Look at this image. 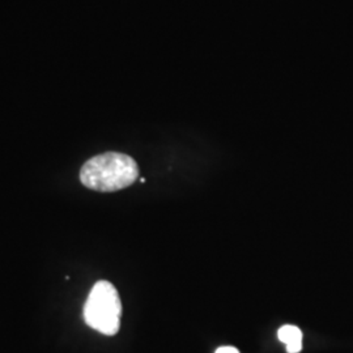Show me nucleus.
Segmentation results:
<instances>
[{
    "instance_id": "nucleus-2",
    "label": "nucleus",
    "mask_w": 353,
    "mask_h": 353,
    "mask_svg": "<svg viewBox=\"0 0 353 353\" xmlns=\"http://www.w3.org/2000/svg\"><path fill=\"white\" fill-rule=\"evenodd\" d=\"M122 303L112 283L97 281L84 306V321L89 327L103 335H115L121 327Z\"/></svg>"
},
{
    "instance_id": "nucleus-3",
    "label": "nucleus",
    "mask_w": 353,
    "mask_h": 353,
    "mask_svg": "<svg viewBox=\"0 0 353 353\" xmlns=\"http://www.w3.org/2000/svg\"><path fill=\"white\" fill-rule=\"evenodd\" d=\"M279 341L287 345V352L299 353L303 350V332L297 326L285 325L278 331Z\"/></svg>"
},
{
    "instance_id": "nucleus-4",
    "label": "nucleus",
    "mask_w": 353,
    "mask_h": 353,
    "mask_svg": "<svg viewBox=\"0 0 353 353\" xmlns=\"http://www.w3.org/2000/svg\"><path fill=\"white\" fill-rule=\"evenodd\" d=\"M214 353H240V351L234 347H220Z\"/></svg>"
},
{
    "instance_id": "nucleus-1",
    "label": "nucleus",
    "mask_w": 353,
    "mask_h": 353,
    "mask_svg": "<svg viewBox=\"0 0 353 353\" xmlns=\"http://www.w3.org/2000/svg\"><path fill=\"white\" fill-rule=\"evenodd\" d=\"M139 176L137 161L125 153L106 152L89 159L80 170L81 183L99 192H114L135 183Z\"/></svg>"
}]
</instances>
